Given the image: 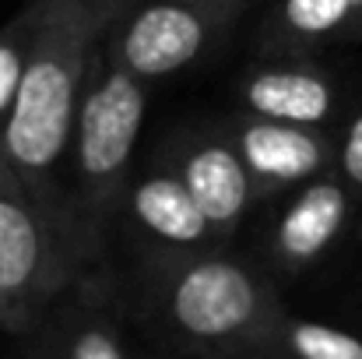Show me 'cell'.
I'll use <instances>...</instances> for the list:
<instances>
[{"label":"cell","instance_id":"6da1fadb","mask_svg":"<svg viewBox=\"0 0 362 359\" xmlns=\"http://www.w3.org/2000/svg\"><path fill=\"white\" fill-rule=\"evenodd\" d=\"M130 7V0H49L14 110L4 127L0 144L18 176L42 201L64 212L71 208L60 198L57 173L71 155L81 96L99 46Z\"/></svg>","mask_w":362,"mask_h":359},{"label":"cell","instance_id":"7a4b0ae2","mask_svg":"<svg viewBox=\"0 0 362 359\" xmlns=\"http://www.w3.org/2000/svg\"><path fill=\"white\" fill-rule=\"evenodd\" d=\"M144 278L151 321L197 359H257L285 314L274 285L222 250L155 253Z\"/></svg>","mask_w":362,"mask_h":359},{"label":"cell","instance_id":"3957f363","mask_svg":"<svg viewBox=\"0 0 362 359\" xmlns=\"http://www.w3.org/2000/svg\"><path fill=\"white\" fill-rule=\"evenodd\" d=\"M92 253L71 212L42 201L0 144V331L32 335L78 285Z\"/></svg>","mask_w":362,"mask_h":359},{"label":"cell","instance_id":"277c9868","mask_svg":"<svg viewBox=\"0 0 362 359\" xmlns=\"http://www.w3.org/2000/svg\"><path fill=\"white\" fill-rule=\"evenodd\" d=\"M144 113H148V81L117 64L106 53V46H99L67 155L78 180V201L71 215L78 229L92 239V246L99 243L103 219L110 215L123 176L130 169Z\"/></svg>","mask_w":362,"mask_h":359},{"label":"cell","instance_id":"5b68a950","mask_svg":"<svg viewBox=\"0 0 362 359\" xmlns=\"http://www.w3.org/2000/svg\"><path fill=\"white\" fill-rule=\"evenodd\" d=\"M250 0H141L106 35V53L144 81L194 64Z\"/></svg>","mask_w":362,"mask_h":359},{"label":"cell","instance_id":"8992f818","mask_svg":"<svg viewBox=\"0 0 362 359\" xmlns=\"http://www.w3.org/2000/svg\"><path fill=\"white\" fill-rule=\"evenodd\" d=\"M236 148L250 169L257 194H278L285 187L310 183L327 173L334 148L320 127L285 120L250 117L236 130Z\"/></svg>","mask_w":362,"mask_h":359},{"label":"cell","instance_id":"52a82bcc","mask_svg":"<svg viewBox=\"0 0 362 359\" xmlns=\"http://www.w3.org/2000/svg\"><path fill=\"white\" fill-rule=\"evenodd\" d=\"M352 187L334 176H317L299 187L271 233V257L281 271H306L317 264L352 219Z\"/></svg>","mask_w":362,"mask_h":359},{"label":"cell","instance_id":"ba28073f","mask_svg":"<svg viewBox=\"0 0 362 359\" xmlns=\"http://www.w3.org/2000/svg\"><path fill=\"white\" fill-rule=\"evenodd\" d=\"M176 173L197 198L201 212L208 215L218 243L233 237L246 219L250 201L257 198V187L250 180V169L243 162L236 141H218V137H201L183 148Z\"/></svg>","mask_w":362,"mask_h":359},{"label":"cell","instance_id":"9c48e42d","mask_svg":"<svg viewBox=\"0 0 362 359\" xmlns=\"http://www.w3.org/2000/svg\"><path fill=\"white\" fill-rule=\"evenodd\" d=\"M130 212L137 226L155 239V253H201L222 246L176 169L141 176L130 190Z\"/></svg>","mask_w":362,"mask_h":359},{"label":"cell","instance_id":"30bf717a","mask_svg":"<svg viewBox=\"0 0 362 359\" xmlns=\"http://www.w3.org/2000/svg\"><path fill=\"white\" fill-rule=\"evenodd\" d=\"M243 106L250 117L285 120L320 127L338 110V89L331 74L306 64H271L243 78Z\"/></svg>","mask_w":362,"mask_h":359},{"label":"cell","instance_id":"8fae6325","mask_svg":"<svg viewBox=\"0 0 362 359\" xmlns=\"http://www.w3.org/2000/svg\"><path fill=\"white\" fill-rule=\"evenodd\" d=\"M32 359H130L123 349L120 324L110 307L78 289L67 303L60 300L46 321L32 331Z\"/></svg>","mask_w":362,"mask_h":359},{"label":"cell","instance_id":"7c38bea8","mask_svg":"<svg viewBox=\"0 0 362 359\" xmlns=\"http://www.w3.org/2000/svg\"><path fill=\"white\" fill-rule=\"evenodd\" d=\"M271 32L285 42H331L362 39V14L352 0H281L271 18Z\"/></svg>","mask_w":362,"mask_h":359},{"label":"cell","instance_id":"4fadbf2b","mask_svg":"<svg viewBox=\"0 0 362 359\" xmlns=\"http://www.w3.org/2000/svg\"><path fill=\"white\" fill-rule=\"evenodd\" d=\"M257 359H362V338L320 321L281 314Z\"/></svg>","mask_w":362,"mask_h":359},{"label":"cell","instance_id":"5bb4252c","mask_svg":"<svg viewBox=\"0 0 362 359\" xmlns=\"http://www.w3.org/2000/svg\"><path fill=\"white\" fill-rule=\"evenodd\" d=\"M46 4H49V0H28V4L0 28V141H4L7 117H11V110H14V99H18V89H21V78H25L32 46H35V35H39V28H42Z\"/></svg>","mask_w":362,"mask_h":359},{"label":"cell","instance_id":"9a60e30c","mask_svg":"<svg viewBox=\"0 0 362 359\" xmlns=\"http://www.w3.org/2000/svg\"><path fill=\"white\" fill-rule=\"evenodd\" d=\"M338 173H341V180H345L352 190H362V113L349 123V130H345V137H341Z\"/></svg>","mask_w":362,"mask_h":359},{"label":"cell","instance_id":"2e32d148","mask_svg":"<svg viewBox=\"0 0 362 359\" xmlns=\"http://www.w3.org/2000/svg\"><path fill=\"white\" fill-rule=\"evenodd\" d=\"M352 4H356V7H359V14H362V0H352Z\"/></svg>","mask_w":362,"mask_h":359},{"label":"cell","instance_id":"e0dca14e","mask_svg":"<svg viewBox=\"0 0 362 359\" xmlns=\"http://www.w3.org/2000/svg\"><path fill=\"white\" fill-rule=\"evenodd\" d=\"M130 4H141V0H130Z\"/></svg>","mask_w":362,"mask_h":359}]
</instances>
